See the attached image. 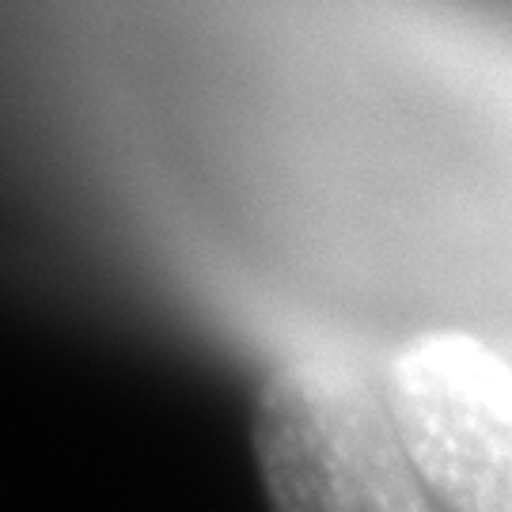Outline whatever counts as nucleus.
<instances>
[{
  "label": "nucleus",
  "instance_id": "nucleus-1",
  "mask_svg": "<svg viewBox=\"0 0 512 512\" xmlns=\"http://www.w3.org/2000/svg\"><path fill=\"white\" fill-rule=\"evenodd\" d=\"M270 512H433L384 399L338 357H289L251 406Z\"/></svg>",
  "mask_w": 512,
  "mask_h": 512
},
{
  "label": "nucleus",
  "instance_id": "nucleus-2",
  "mask_svg": "<svg viewBox=\"0 0 512 512\" xmlns=\"http://www.w3.org/2000/svg\"><path fill=\"white\" fill-rule=\"evenodd\" d=\"M387 418L448 512H512V361L471 330H425L387 365Z\"/></svg>",
  "mask_w": 512,
  "mask_h": 512
}]
</instances>
